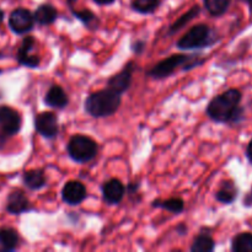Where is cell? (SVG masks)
I'll return each mask as SVG.
<instances>
[{"mask_svg": "<svg viewBox=\"0 0 252 252\" xmlns=\"http://www.w3.org/2000/svg\"><path fill=\"white\" fill-rule=\"evenodd\" d=\"M241 93L236 89H230L220 95L216 96L207 107V115L219 123L235 122L241 113Z\"/></svg>", "mask_w": 252, "mask_h": 252, "instance_id": "cell-1", "label": "cell"}, {"mask_svg": "<svg viewBox=\"0 0 252 252\" xmlns=\"http://www.w3.org/2000/svg\"><path fill=\"white\" fill-rule=\"evenodd\" d=\"M120 106L121 94L110 88L93 93L85 100V111L96 118L112 116Z\"/></svg>", "mask_w": 252, "mask_h": 252, "instance_id": "cell-2", "label": "cell"}, {"mask_svg": "<svg viewBox=\"0 0 252 252\" xmlns=\"http://www.w3.org/2000/svg\"><path fill=\"white\" fill-rule=\"evenodd\" d=\"M202 63H203V61L199 59L198 56L175 54V56L169 57V58L155 64L148 74L154 79H164L174 74L177 69L189 70V69L193 68V66H198Z\"/></svg>", "mask_w": 252, "mask_h": 252, "instance_id": "cell-3", "label": "cell"}, {"mask_svg": "<svg viewBox=\"0 0 252 252\" xmlns=\"http://www.w3.org/2000/svg\"><path fill=\"white\" fill-rule=\"evenodd\" d=\"M216 42L214 30L207 25H196L177 41L180 49H198L209 47Z\"/></svg>", "mask_w": 252, "mask_h": 252, "instance_id": "cell-4", "label": "cell"}, {"mask_svg": "<svg viewBox=\"0 0 252 252\" xmlns=\"http://www.w3.org/2000/svg\"><path fill=\"white\" fill-rule=\"evenodd\" d=\"M97 143L86 135H74L68 143V155L80 164L91 161L97 154Z\"/></svg>", "mask_w": 252, "mask_h": 252, "instance_id": "cell-5", "label": "cell"}, {"mask_svg": "<svg viewBox=\"0 0 252 252\" xmlns=\"http://www.w3.org/2000/svg\"><path fill=\"white\" fill-rule=\"evenodd\" d=\"M21 116L14 108L0 106V132L5 137H12L21 129Z\"/></svg>", "mask_w": 252, "mask_h": 252, "instance_id": "cell-6", "label": "cell"}, {"mask_svg": "<svg viewBox=\"0 0 252 252\" xmlns=\"http://www.w3.org/2000/svg\"><path fill=\"white\" fill-rule=\"evenodd\" d=\"M34 128L42 137L52 139L59 133L58 117L53 112H41L34 118Z\"/></svg>", "mask_w": 252, "mask_h": 252, "instance_id": "cell-7", "label": "cell"}, {"mask_svg": "<svg viewBox=\"0 0 252 252\" xmlns=\"http://www.w3.org/2000/svg\"><path fill=\"white\" fill-rule=\"evenodd\" d=\"M33 25H34L33 15L31 14L30 10L20 7V9L14 10V11L10 14L9 26L15 33L17 34L27 33V32H30L32 29H33Z\"/></svg>", "mask_w": 252, "mask_h": 252, "instance_id": "cell-8", "label": "cell"}, {"mask_svg": "<svg viewBox=\"0 0 252 252\" xmlns=\"http://www.w3.org/2000/svg\"><path fill=\"white\" fill-rule=\"evenodd\" d=\"M34 44H36V41L33 37L27 36L24 38L17 52V61L21 65L29 66V68H37L39 65L41 63L39 56L33 53Z\"/></svg>", "mask_w": 252, "mask_h": 252, "instance_id": "cell-9", "label": "cell"}, {"mask_svg": "<svg viewBox=\"0 0 252 252\" xmlns=\"http://www.w3.org/2000/svg\"><path fill=\"white\" fill-rule=\"evenodd\" d=\"M86 187L79 181H69L62 189V198L69 206H78L86 198Z\"/></svg>", "mask_w": 252, "mask_h": 252, "instance_id": "cell-10", "label": "cell"}, {"mask_svg": "<svg viewBox=\"0 0 252 252\" xmlns=\"http://www.w3.org/2000/svg\"><path fill=\"white\" fill-rule=\"evenodd\" d=\"M133 71H134V64L132 62H129L123 68L122 71H120L118 74L113 75L112 78L108 79V88L117 91V93H120L122 95L123 93H126L129 89L130 84H132Z\"/></svg>", "mask_w": 252, "mask_h": 252, "instance_id": "cell-11", "label": "cell"}, {"mask_svg": "<svg viewBox=\"0 0 252 252\" xmlns=\"http://www.w3.org/2000/svg\"><path fill=\"white\" fill-rule=\"evenodd\" d=\"M126 193V189L122 182L117 179H111L105 182L102 186L103 199L108 204H117L123 199Z\"/></svg>", "mask_w": 252, "mask_h": 252, "instance_id": "cell-12", "label": "cell"}, {"mask_svg": "<svg viewBox=\"0 0 252 252\" xmlns=\"http://www.w3.org/2000/svg\"><path fill=\"white\" fill-rule=\"evenodd\" d=\"M32 209L31 203H30L29 198L25 196V193L20 189L17 191H12L11 193L7 197V204H6V211L10 214H22L25 212Z\"/></svg>", "mask_w": 252, "mask_h": 252, "instance_id": "cell-13", "label": "cell"}, {"mask_svg": "<svg viewBox=\"0 0 252 252\" xmlns=\"http://www.w3.org/2000/svg\"><path fill=\"white\" fill-rule=\"evenodd\" d=\"M44 102H46V105H48L49 107L64 108L68 106L69 97L62 86L53 85L49 88L48 91H47L46 97H44Z\"/></svg>", "mask_w": 252, "mask_h": 252, "instance_id": "cell-14", "label": "cell"}, {"mask_svg": "<svg viewBox=\"0 0 252 252\" xmlns=\"http://www.w3.org/2000/svg\"><path fill=\"white\" fill-rule=\"evenodd\" d=\"M58 17V11L56 7L52 6L51 4H43L41 6L37 7V10L33 14L34 22H37L41 26H46V25L53 24Z\"/></svg>", "mask_w": 252, "mask_h": 252, "instance_id": "cell-15", "label": "cell"}, {"mask_svg": "<svg viewBox=\"0 0 252 252\" xmlns=\"http://www.w3.org/2000/svg\"><path fill=\"white\" fill-rule=\"evenodd\" d=\"M46 175L42 169L29 170L24 175V184L32 191H37L46 186Z\"/></svg>", "mask_w": 252, "mask_h": 252, "instance_id": "cell-16", "label": "cell"}, {"mask_svg": "<svg viewBox=\"0 0 252 252\" xmlns=\"http://www.w3.org/2000/svg\"><path fill=\"white\" fill-rule=\"evenodd\" d=\"M19 245V235L14 229L0 228V252L14 251Z\"/></svg>", "mask_w": 252, "mask_h": 252, "instance_id": "cell-17", "label": "cell"}, {"mask_svg": "<svg viewBox=\"0 0 252 252\" xmlns=\"http://www.w3.org/2000/svg\"><path fill=\"white\" fill-rule=\"evenodd\" d=\"M214 244L213 238L209 234H199L194 238L193 243L191 245L192 252H211L214 250Z\"/></svg>", "mask_w": 252, "mask_h": 252, "instance_id": "cell-18", "label": "cell"}, {"mask_svg": "<svg viewBox=\"0 0 252 252\" xmlns=\"http://www.w3.org/2000/svg\"><path fill=\"white\" fill-rule=\"evenodd\" d=\"M236 194H238V189H236L235 185L230 181H225L223 182L219 191L217 192L216 198L221 203L229 204L236 198Z\"/></svg>", "mask_w": 252, "mask_h": 252, "instance_id": "cell-19", "label": "cell"}, {"mask_svg": "<svg viewBox=\"0 0 252 252\" xmlns=\"http://www.w3.org/2000/svg\"><path fill=\"white\" fill-rule=\"evenodd\" d=\"M153 207H158V208L166 209V211L171 212L174 214H180L184 212L185 209V203L181 198L179 197H175V198H169L165 199V201H154L153 202Z\"/></svg>", "mask_w": 252, "mask_h": 252, "instance_id": "cell-20", "label": "cell"}, {"mask_svg": "<svg viewBox=\"0 0 252 252\" xmlns=\"http://www.w3.org/2000/svg\"><path fill=\"white\" fill-rule=\"evenodd\" d=\"M234 252H252V234L243 233L235 236L231 244Z\"/></svg>", "mask_w": 252, "mask_h": 252, "instance_id": "cell-21", "label": "cell"}, {"mask_svg": "<svg viewBox=\"0 0 252 252\" xmlns=\"http://www.w3.org/2000/svg\"><path fill=\"white\" fill-rule=\"evenodd\" d=\"M160 6V0H132V9L139 14H153Z\"/></svg>", "mask_w": 252, "mask_h": 252, "instance_id": "cell-22", "label": "cell"}, {"mask_svg": "<svg viewBox=\"0 0 252 252\" xmlns=\"http://www.w3.org/2000/svg\"><path fill=\"white\" fill-rule=\"evenodd\" d=\"M230 0H204V6L212 16H220L228 10Z\"/></svg>", "mask_w": 252, "mask_h": 252, "instance_id": "cell-23", "label": "cell"}, {"mask_svg": "<svg viewBox=\"0 0 252 252\" xmlns=\"http://www.w3.org/2000/svg\"><path fill=\"white\" fill-rule=\"evenodd\" d=\"M199 12H201V9H199V6H193L191 10H189L186 14L182 15V16L180 17V19L177 20V21L175 22V24L172 25L171 27H170L169 34L176 33L177 31H180L182 27H185V25H187L189 22H191L192 20H193L194 17H196L197 15L199 14Z\"/></svg>", "mask_w": 252, "mask_h": 252, "instance_id": "cell-24", "label": "cell"}, {"mask_svg": "<svg viewBox=\"0 0 252 252\" xmlns=\"http://www.w3.org/2000/svg\"><path fill=\"white\" fill-rule=\"evenodd\" d=\"M73 14L76 19L80 20V21L83 22L86 27H89V29H97L98 27L100 21H98V19L96 17V15L94 14L93 11H90V10L84 9L80 10V11H73Z\"/></svg>", "mask_w": 252, "mask_h": 252, "instance_id": "cell-25", "label": "cell"}, {"mask_svg": "<svg viewBox=\"0 0 252 252\" xmlns=\"http://www.w3.org/2000/svg\"><path fill=\"white\" fill-rule=\"evenodd\" d=\"M94 1L98 5H110L115 2V0H94Z\"/></svg>", "mask_w": 252, "mask_h": 252, "instance_id": "cell-26", "label": "cell"}, {"mask_svg": "<svg viewBox=\"0 0 252 252\" xmlns=\"http://www.w3.org/2000/svg\"><path fill=\"white\" fill-rule=\"evenodd\" d=\"M248 158L249 160L252 162V140L250 142V144H249L248 147Z\"/></svg>", "mask_w": 252, "mask_h": 252, "instance_id": "cell-27", "label": "cell"}, {"mask_svg": "<svg viewBox=\"0 0 252 252\" xmlns=\"http://www.w3.org/2000/svg\"><path fill=\"white\" fill-rule=\"evenodd\" d=\"M2 20H4V11H2L1 9H0V24L2 22Z\"/></svg>", "mask_w": 252, "mask_h": 252, "instance_id": "cell-28", "label": "cell"}, {"mask_svg": "<svg viewBox=\"0 0 252 252\" xmlns=\"http://www.w3.org/2000/svg\"><path fill=\"white\" fill-rule=\"evenodd\" d=\"M66 1H68V4H69V5H70V6H71V5H73V4H74V2H75V1H76V0H66Z\"/></svg>", "mask_w": 252, "mask_h": 252, "instance_id": "cell-29", "label": "cell"}]
</instances>
